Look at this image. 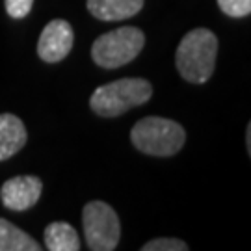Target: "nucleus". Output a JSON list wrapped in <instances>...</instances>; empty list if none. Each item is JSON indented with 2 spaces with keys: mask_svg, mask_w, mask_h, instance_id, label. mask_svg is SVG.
<instances>
[{
  "mask_svg": "<svg viewBox=\"0 0 251 251\" xmlns=\"http://www.w3.org/2000/svg\"><path fill=\"white\" fill-rule=\"evenodd\" d=\"M216 56L218 37L206 28H196L182 37L175 54V63L184 80L205 84L214 73Z\"/></svg>",
  "mask_w": 251,
  "mask_h": 251,
  "instance_id": "obj_1",
  "label": "nucleus"
},
{
  "mask_svg": "<svg viewBox=\"0 0 251 251\" xmlns=\"http://www.w3.org/2000/svg\"><path fill=\"white\" fill-rule=\"evenodd\" d=\"M152 97V86L145 78H119L91 93L90 106L100 117H117Z\"/></svg>",
  "mask_w": 251,
  "mask_h": 251,
  "instance_id": "obj_2",
  "label": "nucleus"
},
{
  "mask_svg": "<svg viewBox=\"0 0 251 251\" xmlns=\"http://www.w3.org/2000/svg\"><path fill=\"white\" fill-rule=\"evenodd\" d=\"M130 140L138 151L151 156H173L182 149L186 142V132L182 125L166 117H144L132 130Z\"/></svg>",
  "mask_w": 251,
  "mask_h": 251,
  "instance_id": "obj_3",
  "label": "nucleus"
},
{
  "mask_svg": "<svg viewBox=\"0 0 251 251\" xmlns=\"http://www.w3.org/2000/svg\"><path fill=\"white\" fill-rule=\"evenodd\" d=\"M145 36L140 28L121 26L99 36L91 45L93 62L104 69H117L132 62L144 49Z\"/></svg>",
  "mask_w": 251,
  "mask_h": 251,
  "instance_id": "obj_4",
  "label": "nucleus"
},
{
  "mask_svg": "<svg viewBox=\"0 0 251 251\" xmlns=\"http://www.w3.org/2000/svg\"><path fill=\"white\" fill-rule=\"evenodd\" d=\"M84 236L91 251H112L121 238V224L116 210L104 201H91L82 212Z\"/></svg>",
  "mask_w": 251,
  "mask_h": 251,
  "instance_id": "obj_5",
  "label": "nucleus"
},
{
  "mask_svg": "<svg viewBox=\"0 0 251 251\" xmlns=\"http://www.w3.org/2000/svg\"><path fill=\"white\" fill-rule=\"evenodd\" d=\"M73 43H75V32L71 25L63 19H54L43 28L39 36L37 54L43 62L58 63L71 52Z\"/></svg>",
  "mask_w": 251,
  "mask_h": 251,
  "instance_id": "obj_6",
  "label": "nucleus"
},
{
  "mask_svg": "<svg viewBox=\"0 0 251 251\" xmlns=\"http://www.w3.org/2000/svg\"><path fill=\"white\" fill-rule=\"evenodd\" d=\"M43 192V182L34 175H19L6 180L0 188L2 205L13 212H25L36 205Z\"/></svg>",
  "mask_w": 251,
  "mask_h": 251,
  "instance_id": "obj_7",
  "label": "nucleus"
},
{
  "mask_svg": "<svg viewBox=\"0 0 251 251\" xmlns=\"http://www.w3.org/2000/svg\"><path fill=\"white\" fill-rule=\"evenodd\" d=\"M25 123L13 114H0V162L17 154L26 144Z\"/></svg>",
  "mask_w": 251,
  "mask_h": 251,
  "instance_id": "obj_8",
  "label": "nucleus"
},
{
  "mask_svg": "<svg viewBox=\"0 0 251 251\" xmlns=\"http://www.w3.org/2000/svg\"><path fill=\"white\" fill-rule=\"evenodd\" d=\"M144 8V0H88V9L99 21H125Z\"/></svg>",
  "mask_w": 251,
  "mask_h": 251,
  "instance_id": "obj_9",
  "label": "nucleus"
},
{
  "mask_svg": "<svg viewBox=\"0 0 251 251\" xmlns=\"http://www.w3.org/2000/svg\"><path fill=\"white\" fill-rule=\"evenodd\" d=\"M45 246L49 251H78L80 238L73 225L52 222L45 229Z\"/></svg>",
  "mask_w": 251,
  "mask_h": 251,
  "instance_id": "obj_10",
  "label": "nucleus"
},
{
  "mask_svg": "<svg viewBox=\"0 0 251 251\" xmlns=\"http://www.w3.org/2000/svg\"><path fill=\"white\" fill-rule=\"evenodd\" d=\"M0 251H41V246L17 225L0 218Z\"/></svg>",
  "mask_w": 251,
  "mask_h": 251,
  "instance_id": "obj_11",
  "label": "nucleus"
},
{
  "mask_svg": "<svg viewBox=\"0 0 251 251\" xmlns=\"http://www.w3.org/2000/svg\"><path fill=\"white\" fill-rule=\"evenodd\" d=\"M218 6L227 17L242 19L251 13V0H218Z\"/></svg>",
  "mask_w": 251,
  "mask_h": 251,
  "instance_id": "obj_12",
  "label": "nucleus"
},
{
  "mask_svg": "<svg viewBox=\"0 0 251 251\" xmlns=\"http://www.w3.org/2000/svg\"><path fill=\"white\" fill-rule=\"evenodd\" d=\"M144 251H186L188 244L179 238H154L142 248Z\"/></svg>",
  "mask_w": 251,
  "mask_h": 251,
  "instance_id": "obj_13",
  "label": "nucleus"
},
{
  "mask_svg": "<svg viewBox=\"0 0 251 251\" xmlns=\"http://www.w3.org/2000/svg\"><path fill=\"white\" fill-rule=\"evenodd\" d=\"M4 4L11 19H25L32 11L34 0H4Z\"/></svg>",
  "mask_w": 251,
  "mask_h": 251,
  "instance_id": "obj_14",
  "label": "nucleus"
}]
</instances>
